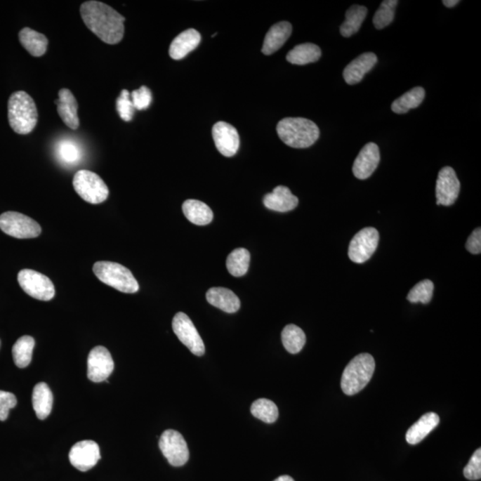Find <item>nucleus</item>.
Masks as SVG:
<instances>
[{"instance_id": "nucleus-25", "label": "nucleus", "mask_w": 481, "mask_h": 481, "mask_svg": "<svg viewBox=\"0 0 481 481\" xmlns=\"http://www.w3.org/2000/svg\"><path fill=\"white\" fill-rule=\"evenodd\" d=\"M19 39L23 48L36 58L44 55L48 49V41L46 36L31 28L22 29L19 33Z\"/></svg>"}, {"instance_id": "nucleus-16", "label": "nucleus", "mask_w": 481, "mask_h": 481, "mask_svg": "<svg viewBox=\"0 0 481 481\" xmlns=\"http://www.w3.org/2000/svg\"><path fill=\"white\" fill-rule=\"evenodd\" d=\"M381 160L379 147L374 143H368L357 155L353 165L355 177L361 180L370 178L376 171Z\"/></svg>"}, {"instance_id": "nucleus-17", "label": "nucleus", "mask_w": 481, "mask_h": 481, "mask_svg": "<svg viewBox=\"0 0 481 481\" xmlns=\"http://www.w3.org/2000/svg\"><path fill=\"white\" fill-rule=\"evenodd\" d=\"M378 58L374 53L367 52L358 56L357 58L350 62L343 72V78L348 85H355L360 83L364 75L369 72L376 66Z\"/></svg>"}, {"instance_id": "nucleus-12", "label": "nucleus", "mask_w": 481, "mask_h": 481, "mask_svg": "<svg viewBox=\"0 0 481 481\" xmlns=\"http://www.w3.org/2000/svg\"><path fill=\"white\" fill-rule=\"evenodd\" d=\"M114 369V362L107 348H93L88 357V378L93 383H102L108 379Z\"/></svg>"}, {"instance_id": "nucleus-7", "label": "nucleus", "mask_w": 481, "mask_h": 481, "mask_svg": "<svg viewBox=\"0 0 481 481\" xmlns=\"http://www.w3.org/2000/svg\"><path fill=\"white\" fill-rule=\"evenodd\" d=\"M0 230L18 239L35 238L41 234V225L37 222L15 211H6L0 215Z\"/></svg>"}, {"instance_id": "nucleus-19", "label": "nucleus", "mask_w": 481, "mask_h": 481, "mask_svg": "<svg viewBox=\"0 0 481 481\" xmlns=\"http://www.w3.org/2000/svg\"><path fill=\"white\" fill-rule=\"evenodd\" d=\"M263 202L265 206L271 211L287 212L294 210L298 206V199L291 194L290 189L279 185L270 194L265 195Z\"/></svg>"}, {"instance_id": "nucleus-32", "label": "nucleus", "mask_w": 481, "mask_h": 481, "mask_svg": "<svg viewBox=\"0 0 481 481\" xmlns=\"http://www.w3.org/2000/svg\"><path fill=\"white\" fill-rule=\"evenodd\" d=\"M56 155L62 164L76 165L81 161L82 150L77 143L72 139H62L56 145Z\"/></svg>"}, {"instance_id": "nucleus-4", "label": "nucleus", "mask_w": 481, "mask_h": 481, "mask_svg": "<svg viewBox=\"0 0 481 481\" xmlns=\"http://www.w3.org/2000/svg\"><path fill=\"white\" fill-rule=\"evenodd\" d=\"M376 361L370 354L357 355L350 363L341 376V390L348 396L360 393L373 377Z\"/></svg>"}, {"instance_id": "nucleus-24", "label": "nucleus", "mask_w": 481, "mask_h": 481, "mask_svg": "<svg viewBox=\"0 0 481 481\" xmlns=\"http://www.w3.org/2000/svg\"><path fill=\"white\" fill-rule=\"evenodd\" d=\"M53 400L54 397L48 384H36L32 393V406L39 420H45L51 414Z\"/></svg>"}, {"instance_id": "nucleus-28", "label": "nucleus", "mask_w": 481, "mask_h": 481, "mask_svg": "<svg viewBox=\"0 0 481 481\" xmlns=\"http://www.w3.org/2000/svg\"><path fill=\"white\" fill-rule=\"evenodd\" d=\"M368 10L366 6L354 5L348 9L344 22L341 25V34L350 38L360 31L361 25L366 19Z\"/></svg>"}, {"instance_id": "nucleus-38", "label": "nucleus", "mask_w": 481, "mask_h": 481, "mask_svg": "<svg viewBox=\"0 0 481 481\" xmlns=\"http://www.w3.org/2000/svg\"><path fill=\"white\" fill-rule=\"evenodd\" d=\"M131 101L133 103L136 110L143 111L150 106L152 95L150 89L145 86L131 93Z\"/></svg>"}, {"instance_id": "nucleus-33", "label": "nucleus", "mask_w": 481, "mask_h": 481, "mask_svg": "<svg viewBox=\"0 0 481 481\" xmlns=\"http://www.w3.org/2000/svg\"><path fill=\"white\" fill-rule=\"evenodd\" d=\"M251 255L246 249L238 248L231 252L227 258V268L234 277H243L250 266Z\"/></svg>"}, {"instance_id": "nucleus-42", "label": "nucleus", "mask_w": 481, "mask_h": 481, "mask_svg": "<svg viewBox=\"0 0 481 481\" xmlns=\"http://www.w3.org/2000/svg\"><path fill=\"white\" fill-rule=\"evenodd\" d=\"M459 0H443L442 1L444 6L449 8H454V6L459 4Z\"/></svg>"}, {"instance_id": "nucleus-26", "label": "nucleus", "mask_w": 481, "mask_h": 481, "mask_svg": "<svg viewBox=\"0 0 481 481\" xmlns=\"http://www.w3.org/2000/svg\"><path fill=\"white\" fill-rule=\"evenodd\" d=\"M182 210L187 220L195 225H208L213 220V212L211 209L201 201H185Z\"/></svg>"}, {"instance_id": "nucleus-40", "label": "nucleus", "mask_w": 481, "mask_h": 481, "mask_svg": "<svg viewBox=\"0 0 481 481\" xmlns=\"http://www.w3.org/2000/svg\"><path fill=\"white\" fill-rule=\"evenodd\" d=\"M18 404L14 394L0 390V421L8 419L9 411Z\"/></svg>"}, {"instance_id": "nucleus-23", "label": "nucleus", "mask_w": 481, "mask_h": 481, "mask_svg": "<svg viewBox=\"0 0 481 481\" xmlns=\"http://www.w3.org/2000/svg\"><path fill=\"white\" fill-rule=\"evenodd\" d=\"M440 422V416L437 414L430 412L423 414L422 417L412 426L409 428L406 434L407 443L416 444L423 441L439 426Z\"/></svg>"}, {"instance_id": "nucleus-21", "label": "nucleus", "mask_w": 481, "mask_h": 481, "mask_svg": "<svg viewBox=\"0 0 481 481\" xmlns=\"http://www.w3.org/2000/svg\"><path fill=\"white\" fill-rule=\"evenodd\" d=\"M293 32V26L288 22H280L272 26L268 32L262 46L264 55H270L279 51Z\"/></svg>"}, {"instance_id": "nucleus-27", "label": "nucleus", "mask_w": 481, "mask_h": 481, "mask_svg": "<svg viewBox=\"0 0 481 481\" xmlns=\"http://www.w3.org/2000/svg\"><path fill=\"white\" fill-rule=\"evenodd\" d=\"M322 52L319 46L312 44V43H305L295 46L288 53L286 59L289 62L293 65H305L315 62L320 59Z\"/></svg>"}, {"instance_id": "nucleus-15", "label": "nucleus", "mask_w": 481, "mask_h": 481, "mask_svg": "<svg viewBox=\"0 0 481 481\" xmlns=\"http://www.w3.org/2000/svg\"><path fill=\"white\" fill-rule=\"evenodd\" d=\"M212 136L218 152L227 157H232L237 154L240 147L237 129L227 122H217L212 129Z\"/></svg>"}, {"instance_id": "nucleus-3", "label": "nucleus", "mask_w": 481, "mask_h": 481, "mask_svg": "<svg viewBox=\"0 0 481 481\" xmlns=\"http://www.w3.org/2000/svg\"><path fill=\"white\" fill-rule=\"evenodd\" d=\"M8 121L18 134L31 133L38 122V110L32 96L25 91L15 92L8 101Z\"/></svg>"}, {"instance_id": "nucleus-43", "label": "nucleus", "mask_w": 481, "mask_h": 481, "mask_svg": "<svg viewBox=\"0 0 481 481\" xmlns=\"http://www.w3.org/2000/svg\"><path fill=\"white\" fill-rule=\"evenodd\" d=\"M274 481H294V480L290 476L284 475L278 477L277 479L275 480Z\"/></svg>"}, {"instance_id": "nucleus-10", "label": "nucleus", "mask_w": 481, "mask_h": 481, "mask_svg": "<svg viewBox=\"0 0 481 481\" xmlns=\"http://www.w3.org/2000/svg\"><path fill=\"white\" fill-rule=\"evenodd\" d=\"M159 447L172 466H185L189 459V450L184 437L177 430H167L162 434Z\"/></svg>"}, {"instance_id": "nucleus-36", "label": "nucleus", "mask_w": 481, "mask_h": 481, "mask_svg": "<svg viewBox=\"0 0 481 481\" xmlns=\"http://www.w3.org/2000/svg\"><path fill=\"white\" fill-rule=\"evenodd\" d=\"M434 284L430 280L419 282L416 286L411 289L407 295V301L412 303H421L428 304L433 296Z\"/></svg>"}, {"instance_id": "nucleus-1", "label": "nucleus", "mask_w": 481, "mask_h": 481, "mask_svg": "<svg viewBox=\"0 0 481 481\" xmlns=\"http://www.w3.org/2000/svg\"><path fill=\"white\" fill-rule=\"evenodd\" d=\"M86 26L107 44H118L124 36L125 18L105 3L87 1L81 6Z\"/></svg>"}, {"instance_id": "nucleus-35", "label": "nucleus", "mask_w": 481, "mask_h": 481, "mask_svg": "<svg viewBox=\"0 0 481 481\" xmlns=\"http://www.w3.org/2000/svg\"><path fill=\"white\" fill-rule=\"evenodd\" d=\"M397 4H399L397 0H385L383 1L374 16V27L377 29H381L390 25L393 22L395 10H396Z\"/></svg>"}, {"instance_id": "nucleus-41", "label": "nucleus", "mask_w": 481, "mask_h": 481, "mask_svg": "<svg viewBox=\"0 0 481 481\" xmlns=\"http://www.w3.org/2000/svg\"><path fill=\"white\" fill-rule=\"evenodd\" d=\"M466 249L473 254H480L481 252V230L476 228L470 235L466 242Z\"/></svg>"}, {"instance_id": "nucleus-30", "label": "nucleus", "mask_w": 481, "mask_h": 481, "mask_svg": "<svg viewBox=\"0 0 481 481\" xmlns=\"http://www.w3.org/2000/svg\"><path fill=\"white\" fill-rule=\"evenodd\" d=\"M282 343L289 353L297 354L306 343V335L301 328L295 324H288L282 331Z\"/></svg>"}, {"instance_id": "nucleus-22", "label": "nucleus", "mask_w": 481, "mask_h": 481, "mask_svg": "<svg viewBox=\"0 0 481 481\" xmlns=\"http://www.w3.org/2000/svg\"><path fill=\"white\" fill-rule=\"evenodd\" d=\"M208 303L227 313H235L241 307L240 300L230 289L211 288L207 291Z\"/></svg>"}, {"instance_id": "nucleus-31", "label": "nucleus", "mask_w": 481, "mask_h": 481, "mask_svg": "<svg viewBox=\"0 0 481 481\" xmlns=\"http://www.w3.org/2000/svg\"><path fill=\"white\" fill-rule=\"evenodd\" d=\"M35 346V341L32 336H22L19 338L13 347L12 353L15 366L19 368L27 367L31 363L33 348Z\"/></svg>"}, {"instance_id": "nucleus-13", "label": "nucleus", "mask_w": 481, "mask_h": 481, "mask_svg": "<svg viewBox=\"0 0 481 481\" xmlns=\"http://www.w3.org/2000/svg\"><path fill=\"white\" fill-rule=\"evenodd\" d=\"M460 181L451 167L441 169L436 184L437 204L451 206L459 198Z\"/></svg>"}, {"instance_id": "nucleus-18", "label": "nucleus", "mask_w": 481, "mask_h": 481, "mask_svg": "<svg viewBox=\"0 0 481 481\" xmlns=\"http://www.w3.org/2000/svg\"><path fill=\"white\" fill-rule=\"evenodd\" d=\"M58 99L55 100L60 117L70 129H77L79 126L78 103L75 96L67 88L60 89Z\"/></svg>"}, {"instance_id": "nucleus-39", "label": "nucleus", "mask_w": 481, "mask_h": 481, "mask_svg": "<svg viewBox=\"0 0 481 481\" xmlns=\"http://www.w3.org/2000/svg\"><path fill=\"white\" fill-rule=\"evenodd\" d=\"M463 475L467 480H477L481 477V449H477L463 469Z\"/></svg>"}, {"instance_id": "nucleus-5", "label": "nucleus", "mask_w": 481, "mask_h": 481, "mask_svg": "<svg viewBox=\"0 0 481 481\" xmlns=\"http://www.w3.org/2000/svg\"><path fill=\"white\" fill-rule=\"evenodd\" d=\"M93 271L99 280L124 294H135L139 290L137 279L131 270L111 261L95 262Z\"/></svg>"}, {"instance_id": "nucleus-6", "label": "nucleus", "mask_w": 481, "mask_h": 481, "mask_svg": "<svg viewBox=\"0 0 481 481\" xmlns=\"http://www.w3.org/2000/svg\"><path fill=\"white\" fill-rule=\"evenodd\" d=\"M74 187L83 200L91 204H102L109 195V189L104 180L91 171L81 170L76 172Z\"/></svg>"}, {"instance_id": "nucleus-29", "label": "nucleus", "mask_w": 481, "mask_h": 481, "mask_svg": "<svg viewBox=\"0 0 481 481\" xmlns=\"http://www.w3.org/2000/svg\"><path fill=\"white\" fill-rule=\"evenodd\" d=\"M424 96H426V91L423 88H414L396 99L391 105V110L397 114H407L411 109L417 108L421 105Z\"/></svg>"}, {"instance_id": "nucleus-20", "label": "nucleus", "mask_w": 481, "mask_h": 481, "mask_svg": "<svg viewBox=\"0 0 481 481\" xmlns=\"http://www.w3.org/2000/svg\"><path fill=\"white\" fill-rule=\"evenodd\" d=\"M201 39V34L197 29H188L181 32L171 44L169 51L171 58L174 60L183 59L189 53L197 48Z\"/></svg>"}, {"instance_id": "nucleus-8", "label": "nucleus", "mask_w": 481, "mask_h": 481, "mask_svg": "<svg viewBox=\"0 0 481 481\" xmlns=\"http://www.w3.org/2000/svg\"><path fill=\"white\" fill-rule=\"evenodd\" d=\"M18 279L22 290L32 298L48 301L55 297L54 284L46 275L32 270H22L19 272Z\"/></svg>"}, {"instance_id": "nucleus-9", "label": "nucleus", "mask_w": 481, "mask_h": 481, "mask_svg": "<svg viewBox=\"0 0 481 481\" xmlns=\"http://www.w3.org/2000/svg\"><path fill=\"white\" fill-rule=\"evenodd\" d=\"M172 329L179 341L187 347L195 356L201 357L205 352V346L200 334L187 315L178 312L172 321Z\"/></svg>"}, {"instance_id": "nucleus-2", "label": "nucleus", "mask_w": 481, "mask_h": 481, "mask_svg": "<svg viewBox=\"0 0 481 481\" xmlns=\"http://www.w3.org/2000/svg\"><path fill=\"white\" fill-rule=\"evenodd\" d=\"M277 131L282 141L293 148H308L319 138L316 124L305 118H284L278 122Z\"/></svg>"}, {"instance_id": "nucleus-34", "label": "nucleus", "mask_w": 481, "mask_h": 481, "mask_svg": "<svg viewBox=\"0 0 481 481\" xmlns=\"http://www.w3.org/2000/svg\"><path fill=\"white\" fill-rule=\"evenodd\" d=\"M251 412L252 416L266 423H275L279 416L277 404L267 399H260L252 403Z\"/></svg>"}, {"instance_id": "nucleus-14", "label": "nucleus", "mask_w": 481, "mask_h": 481, "mask_svg": "<svg viewBox=\"0 0 481 481\" xmlns=\"http://www.w3.org/2000/svg\"><path fill=\"white\" fill-rule=\"evenodd\" d=\"M101 459L98 444L93 440H82L76 443L69 453L72 466L81 472H87L96 466Z\"/></svg>"}, {"instance_id": "nucleus-11", "label": "nucleus", "mask_w": 481, "mask_h": 481, "mask_svg": "<svg viewBox=\"0 0 481 481\" xmlns=\"http://www.w3.org/2000/svg\"><path fill=\"white\" fill-rule=\"evenodd\" d=\"M379 244V233L374 228H366L355 235L348 246V258L362 264L373 256Z\"/></svg>"}, {"instance_id": "nucleus-37", "label": "nucleus", "mask_w": 481, "mask_h": 481, "mask_svg": "<svg viewBox=\"0 0 481 481\" xmlns=\"http://www.w3.org/2000/svg\"><path fill=\"white\" fill-rule=\"evenodd\" d=\"M116 107L119 117L124 121H131L133 119L136 109L131 101V93L127 89H124L119 94L116 102Z\"/></svg>"}]
</instances>
